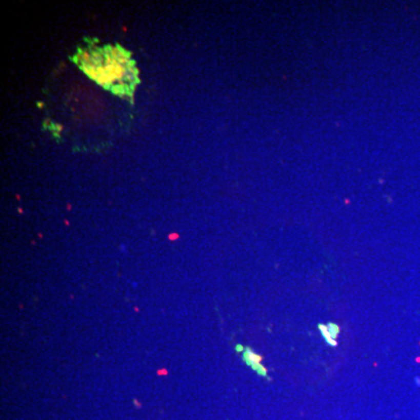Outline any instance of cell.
Segmentation results:
<instances>
[{"instance_id":"2","label":"cell","mask_w":420,"mask_h":420,"mask_svg":"<svg viewBox=\"0 0 420 420\" xmlns=\"http://www.w3.org/2000/svg\"><path fill=\"white\" fill-rule=\"evenodd\" d=\"M243 358L245 362H247L250 367H251L253 370H256L259 375L266 376V369L262 366V356L258 355L256 353H253L251 349H245Z\"/></svg>"},{"instance_id":"4","label":"cell","mask_w":420,"mask_h":420,"mask_svg":"<svg viewBox=\"0 0 420 420\" xmlns=\"http://www.w3.org/2000/svg\"><path fill=\"white\" fill-rule=\"evenodd\" d=\"M327 328H328V332L330 333V335H332L333 338L336 340L337 335H338V333H340V327H338L337 325H335V324H328Z\"/></svg>"},{"instance_id":"6","label":"cell","mask_w":420,"mask_h":420,"mask_svg":"<svg viewBox=\"0 0 420 420\" xmlns=\"http://www.w3.org/2000/svg\"><path fill=\"white\" fill-rule=\"evenodd\" d=\"M156 373H158V375H160V376H163V375H167L168 371L166 370V369H159L158 372H156Z\"/></svg>"},{"instance_id":"3","label":"cell","mask_w":420,"mask_h":420,"mask_svg":"<svg viewBox=\"0 0 420 420\" xmlns=\"http://www.w3.org/2000/svg\"><path fill=\"white\" fill-rule=\"evenodd\" d=\"M319 329H320V332H321V334H322V336H324V338L326 340V342L328 343V345L334 346V347L337 345L336 340H335V338H333L332 335H330V333L328 332V328H327V326L320 325V326H319Z\"/></svg>"},{"instance_id":"8","label":"cell","mask_w":420,"mask_h":420,"mask_svg":"<svg viewBox=\"0 0 420 420\" xmlns=\"http://www.w3.org/2000/svg\"><path fill=\"white\" fill-rule=\"evenodd\" d=\"M236 349H237V350H243V347H242V346H237Z\"/></svg>"},{"instance_id":"7","label":"cell","mask_w":420,"mask_h":420,"mask_svg":"<svg viewBox=\"0 0 420 420\" xmlns=\"http://www.w3.org/2000/svg\"><path fill=\"white\" fill-rule=\"evenodd\" d=\"M133 404L138 407V409H140V407H142V404H140V403L138 402V399H133Z\"/></svg>"},{"instance_id":"5","label":"cell","mask_w":420,"mask_h":420,"mask_svg":"<svg viewBox=\"0 0 420 420\" xmlns=\"http://www.w3.org/2000/svg\"><path fill=\"white\" fill-rule=\"evenodd\" d=\"M168 238H169V241H176L177 238H179V235H177L176 232H173V233H169V236H168Z\"/></svg>"},{"instance_id":"1","label":"cell","mask_w":420,"mask_h":420,"mask_svg":"<svg viewBox=\"0 0 420 420\" xmlns=\"http://www.w3.org/2000/svg\"><path fill=\"white\" fill-rule=\"evenodd\" d=\"M129 56V53L119 46H108L93 53L79 52V58L76 62L99 86L118 95H131L133 87L126 83V81L135 84L138 78L135 77L137 70L134 69L133 61Z\"/></svg>"}]
</instances>
